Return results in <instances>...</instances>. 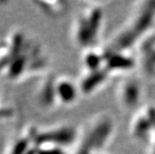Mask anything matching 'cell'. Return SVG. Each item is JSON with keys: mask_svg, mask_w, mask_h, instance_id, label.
Segmentation results:
<instances>
[{"mask_svg": "<svg viewBox=\"0 0 155 154\" xmlns=\"http://www.w3.org/2000/svg\"><path fill=\"white\" fill-rule=\"evenodd\" d=\"M101 13L98 9H94L89 14L88 18L82 19L77 28V39L79 43L87 46L96 36L98 26L101 23Z\"/></svg>", "mask_w": 155, "mask_h": 154, "instance_id": "obj_1", "label": "cell"}, {"mask_svg": "<svg viewBox=\"0 0 155 154\" xmlns=\"http://www.w3.org/2000/svg\"><path fill=\"white\" fill-rule=\"evenodd\" d=\"M74 136V132L71 128H64L49 132L38 136V142L43 143H56V144H67L71 142Z\"/></svg>", "mask_w": 155, "mask_h": 154, "instance_id": "obj_2", "label": "cell"}, {"mask_svg": "<svg viewBox=\"0 0 155 154\" xmlns=\"http://www.w3.org/2000/svg\"><path fill=\"white\" fill-rule=\"evenodd\" d=\"M121 95L125 106L134 107L137 105L140 97V88L136 82L128 81L123 86Z\"/></svg>", "mask_w": 155, "mask_h": 154, "instance_id": "obj_3", "label": "cell"}, {"mask_svg": "<svg viewBox=\"0 0 155 154\" xmlns=\"http://www.w3.org/2000/svg\"><path fill=\"white\" fill-rule=\"evenodd\" d=\"M107 68L109 70H128L133 68L134 61L118 52L110 53L106 60Z\"/></svg>", "mask_w": 155, "mask_h": 154, "instance_id": "obj_4", "label": "cell"}, {"mask_svg": "<svg viewBox=\"0 0 155 154\" xmlns=\"http://www.w3.org/2000/svg\"><path fill=\"white\" fill-rule=\"evenodd\" d=\"M106 77V73L102 70L92 72L82 84V90L84 93H90L93 91L100 84H101Z\"/></svg>", "mask_w": 155, "mask_h": 154, "instance_id": "obj_5", "label": "cell"}, {"mask_svg": "<svg viewBox=\"0 0 155 154\" xmlns=\"http://www.w3.org/2000/svg\"><path fill=\"white\" fill-rule=\"evenodd\" d=\"M57 93L63 102H72L76 97V90L74 87L69 82H64L59 85Z\"/></svg>", "mask_w": 155, "mask_h": 154, "instance_id": "obj_6", "label": "cell"}, {"mask_svg": "<svg viewBox=\"0 0 155 154\" xmlns=\"http://www.w3.org/2000/svg\"><path fill=\"white\" fill-rule=\"evenodd\" d=\"M151 127H153V126H152L151 123L150 122L149 118L147 117V115L142 116V117H139L137 120V122L135 123L133 133L137 137H142L149 133V131L150 130Z\"/></svg>", "mask_w": 155, "mask_h": 154, "instance_id": "obj_7", "label": "cell"}, {"mask_svg": "<svg viewBox=\"0 0 155 154\" xmlns=\"http://www.w3.org/2000/svg\"><path fill=\"white\" fill-rule=\"evenodd\" d=\"M86 64L91 70V72H95L100 70V66L102 62V58L95 53H89L86 57Z\"/></svg>", "mask_w": 155, "mask_h": 154, "instance_id": "obj_8", "label": "cell"}]
</instances>
